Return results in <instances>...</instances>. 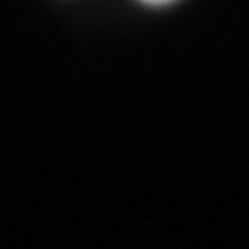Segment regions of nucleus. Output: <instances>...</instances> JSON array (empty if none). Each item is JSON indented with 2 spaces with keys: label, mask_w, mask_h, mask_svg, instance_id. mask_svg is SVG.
Instances as JSON below:
<instances>
[{
  "label": "nucleus",
  "mask_w": 249,
  "mask_h": 249,
  "mask_svg": "<svg viewBox=\"0 0 249 249\" xmlns=\"http://www.w3.org/2000/svg\"><path fill=\"white\" fill-rule=\"evenodd\" d=\"M143 2H150V4H166V2H173V0H143Z\"/></svg>",
  "instance_id": "obj_1"
}]
</instances>
